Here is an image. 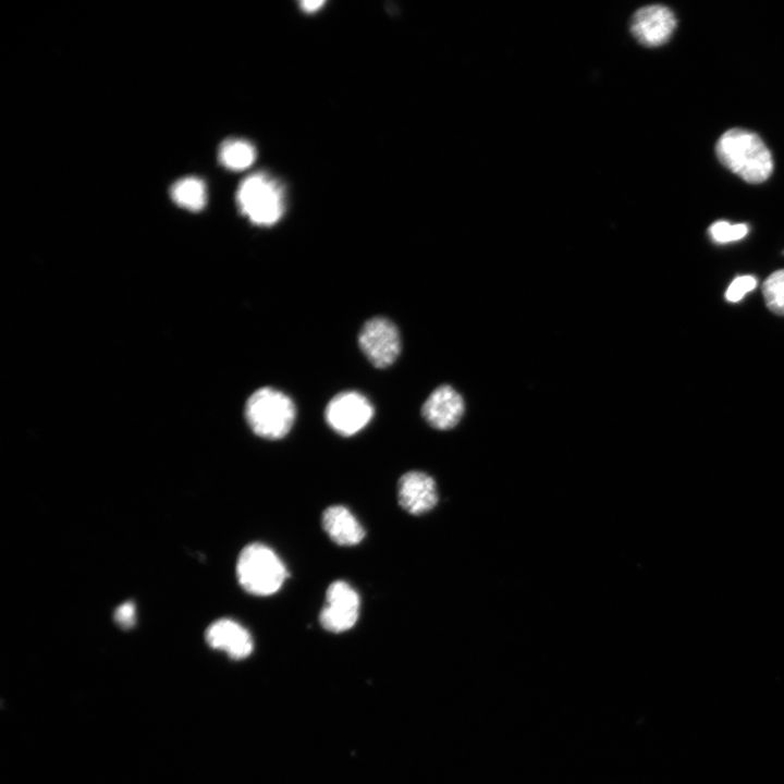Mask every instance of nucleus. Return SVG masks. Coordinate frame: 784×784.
Segmentation results:
<instances>
[{
  "instance_id": "obj_14",
  "label": "nucleus",
  "mask_w": 784,
  "mask_h": 784,
  "mask_svg": "<svg viewBox=\"0 0 784 784\" xmlns=\"http://www.w3.org/2000/svg\"><path fill=\"white\" fill-rule=\"evenodd\" d=\"M256 159L254 146L244 139H228L219 150V160L232 171H242L253 164Z\"/></svg>"
},
{
  "instance_id": "obj_17",
  "label": "nucleus",
  "mask_w": 784,
  "mask_h": 784,
  "mask_svg": "<svg viewBox=\"0 0 784 784\" xmlns=\"http://www.w3.org/2000/svg\"><path fill=\"white\" fill-rule=\"evenodd\" d=\"M757 286V279L752 275H740L735 278L725 292L726 301L736 303L744 295Z\"/></svg>"
},
{
  "instance_id": "obj_7",
  "label": "nucleus",
  "mask_w": 784,
  "mask_h": 784,
  "mask_svg": "<svg viewBox=\"0 0 784 784\" xmlns=\"http://www.w3.org/2000/svg\"><path fill=\"white\" fill-rule=\"evenodd\" d=\"M359 605V596L350 584L333 581L326 591V604L320 611L319 622L331 633L348 630L357 622Z\"/></svg>"
},
{
  "instance_id": "obj_3",
  "label": "nucleus",
  "mask_w": 784,
  "mask_h": 784,
  "mask_svg": "<svg viewBox=\"0 0 784 784\" xmlns=\"http://www.w3.org/2000/svg\"><path fill=\"white\" fill-rule=\"evenodd\" d=\"M236 575L244 590L266 597L282 587L289 573L272 549L262 543H250L238 555Z\"/></svg>"
},
{
  "instance_id": "obj_16",
  "label": "nucleus",
  "mask_w": 784,
  "mask_h": 784,
  "mask_svg": "<svg viewBox=\"0 0 784 784\" xmlns=\"http://www.w3.org/2000/svg\"><path fill=\"white\" fill-rule=\"evenodd\" d=\"M709 235L713 242L725 244L744 238L749 228L746 223H730L725 220H718L709 226Z\"/></svg>"
},
{
  "instance_id": "obj_10",
  "label": "nucleus",
  "mask_w": 784,
  "mask_h": 784,
  "mask_svg": "<svg viewBox=\"0 0 784 784\" xmlns=\"http://www.w3.org/2000/svg\"><path fill=\"white\" fill-rule=\"evenodd\" d=\"M397 500L400 505L413 515L431 511L438 503L434 479L422 471L405 473L397 483Z\"/></svg>"
},
{
  "instance_id": "obj_12",
  "label": "nucleus",
  "mask_w": 784,
  "mask_h": 784,
  "mask_svg": "<svg viewBox=\"0 0 784 784\" xmlns=\"http://www.w3.org/2000/svg\"><path fill=\"white\" fill-rule=\"evenodd\" d=\"M322 527L330 539L339 546H356L365 537V529L358 519L343 505H333L324 510Z\"/></svg>"
},
{
  "instance_id": "obj_4",
  "label": "nucleus",
  "mask_w": 784,
  "mask_h": 784,
  "mask_svg": "<svg viewBox=\"0 0 784 784\" xmlns=\"http://www.w3.org/2000/svg\"><path fill=\"white\" fill-rule=\"evenodd\" d=\"M236 199L241 212L257 225H273L284 212L281 185L264 173L246 177L237 189Z\"/></svg>"
},
{
  "instance_id": "obj_1",
  "label": "nucleus",
  "mask_w": 784,
  "mask_h": 784,
  "mask_svg": "<svg viewBox=\"0 0 784 784\" xmlns=\"http://www.w3.org/2000/svg\"><path fill=\"white\" fill-rule=\"evenodd\" d=\"M720 162L731 172L752 184L762 183L773 172L771 151L758 134L734 127L724 132L716 142Z\"/></svg>"
},
{
  "instance_id": "obj_9",
  "label": "nucleus",
  "mask_w": 784,
  "mask_h": 784,
  "mask_svg": "<svg viewBox=\"0 0 784 784\" xmlns=\"http://www.w3.org/2000/svg\"><path fill=\"white\" fill-rule=\"evenodd\" d=\"M465 404L462 395L451 385L434 389L425 401L421 414L425 420L438 430H449L462 419Z\"/></svg>"
},
{
  "instance_id": "obj_18",
  "label": "nucleus",
  "mask_w": 784,
  "mask_h": 784,
  "mask_svg": "<svg viewBox=\"0 0 784 784\" xmlns=\"http://www.w3.org/2000/svg\"><path fill=\"white\" fill-rule=\"evenodd\" d=\"M135 604L132 601H126L120 604L114 612L115 622L123 628H130L135 623Z\"/></svg>"
},
{
  "instance_id": "obj_19",
  "label": "nucleus",
  "mask_w": 784,
  "mask_h": 784,
  "mask_svg": "<svg viewBox=\"0 0 784 784\" xmlns=\"http://www.w3.org/2000/svg\"><path fill=\"white\" fill-rule=\"evenodd\" d=\"M324 4L323 1H303L301 2V8L306 12H315L318 9H320Z\"/></svg>"
},
{
  "instance_id": "obj_15",
  "label": "nucleus",
  "mask_w": 784,
  "mask_h": 784,
  "mask_svg": "<svg viewBox=\"0 0 784 784\" xmlns=\"http://www.w3.org/2000/svg\"><path fill=\"white\" fill-rule=\"evenodd\" d=\"M767 307L775 315L784 316V269L772 272L762 284Z\"/></svg>"
},
{
  "instance_id": "obj_2",
  "label": "nucleus",
  "mask_w": 784,
  "mask_h": 784,
  "mask_svg": "<svg viewBox=\"0 0 784 784\" xmlns=\"http://www.w3.org/2000/svg\"><path fill=\"white\" fill-rule=\"evenodd\" d=\"M295 416L291 397L271 387L256 390L245 404L248 426L257 436L269 440L285 437L293 427Z\"/></svg>"
},
{
  "instance_id": "obj_8",
  "label": "nucleus",
  "mask_w": 784,
  "mask_h": 784,
  "mask_svg": "<svg viewBox=\"0 0 784 784\" xmlns=\"http://www.w3.org/2000/svg\"><path fill=\"white\" fill-rule=\"evenodd\" d=\"M676 28L673 11L663 4L637 9L629 21V32L636 41L654 48L666 44Z\"/></svg>"
},
{
  "instance_id": "obj_11",
  "label": "nucleus",
  "mask_w": 784,
  "mask_h": 784,
  "mask_svg": "<svg viewBox=\"0 0 784 784\" xmlns=\"http://www.w3.org/2000/svg\"><path fill=\"white\" fill-rule=\"evenodd\" d=\"M205 638L211 648L226 652L233 660L247 658L254 647L249 632L230 618L213 622L207 628Z\"/></svg>"
},
{
  "instance_id": "obj_13",
  "label": "nucleus",
  "mask_w": 784,
  "mask_h": 784,
  "mask_svg": "<svg viewBox=\"0 0 784 784\" xmlns=\"http://www.w3.org/2000/svg\"><path fill=\"white\" fill-rule=\"evenodd\" d=\"M171 196L180 207L192 211L203 209L207 201L206 186L197 177H184L175 182L171 188Z\"/></svg>"
},
{
  "instance_id": "obj_5",
  "label": "nucleus",
  "mask_w": 784,
  "mask_h": 784,
  "mask_svg": "<svg viewBox=\"0 0 784 784\" xmlns=\"http://www.w3.org/2000/svg\"><path fill=\"white\" fill-rule=\"evenodd\" d=\"M373 416L369 400L357 391H344L328 403L324 417L339 434L350 437L363 430Z\"/></svg>"
},
{
  "instance_id": "obj_6",
  "label": "nucleus",
  "mask_w": 784,
  "mask_h": 784,
  "mask_svg": "<svg viewBox=\"0 0 784 784\" xmlns=\"http://www.w3.org/2000/svg\"><path fill=\"white\" fill-rule=\"evenodd\" d=\"M358 344L368 360L379 368L392 365L401 351L399 330L384 317H373L364 323Z\"/></svg>"
}]
</instances>
